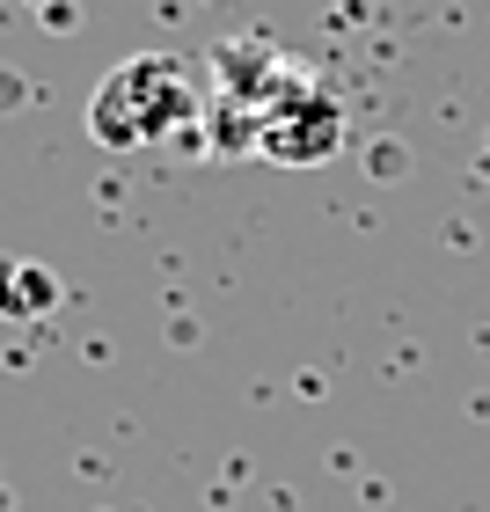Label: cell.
I'll list each match as a JSON object with an SVG mask.
<instances>
[{
    "label": "cell",
    "mask_w": 490,
    "mask_h": 512,
    "mask_svg": "<svg viewBox=\"0 0 490 512\" xmlns=\"http://www.w3.org/2000/svg\"><path fill=\"white\" fill-rule=\"evenodd\" d=\"M337 147H344V103L330 88H315L308 74L256 118V154L286 161V169H315V161H330Z\"/></svg>",
    "instance_id": "7a4b0ae2"
},
{
    "label": "cell",
    "mask_w": 490,
    "mask_h": 512,
    "mask_svg": "<svg viewBox=\"0 0 490 512\" xmlns=\"http://www.w3.org/2000/svg\"><path fill=\"white\" fill-rule=\"evenodd\" d=\"M198 125V81L191 66L169 52H132L125 66H110L88 96V132L96 147H154V139H176Z\"/></svg>",
    "instance_id": "6da1fadb"
},
{
    "label": "cell",
    "mask_w": 490,
    "mask_h": 512,
    "mask_svg": "<svg viewBox=\"0 0 490 512\" xmlns=\"http://www.w3.org/2000/svg\"><path fill=\"white\" fill-rule=\"evenodd\" d=\"M52 300H59V278L44 264H30V256H0V315H8V322L52 315Z\"/></svg>",
    "instance_id": "3957f363"
}]
</instances>
